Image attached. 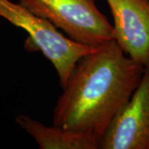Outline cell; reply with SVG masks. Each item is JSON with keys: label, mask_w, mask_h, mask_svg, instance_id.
<instances>
[{"label": "cell", "mask_w": 149, "mask_h": 149, "mask_svg": "<svg viewBox=\"0 0 149 149\" xmlns=\"http://www.w3.org/2000/svg\"><path fill=\"white\" fill-rule=\"evenodd\" d=\"M145 66L114 40L77 62L54 108V125L102 138L139 86Z\"/></svg>", "instance_id": "cell-1"}, {"label": "cell", "mask_w": 149, "mask_h": 149, "mask_svg": "<svg viewBox=\"0 0 149 149\" xmlns=\"http://www.w3.org/2000/svg\"><path fill=\"white\" fill-rule=\"evenodd\" d=\"M0 17L27 32L30 46L37 48L52 62L62 88L77 62L96 48L71 40L47 19L13 0H0Z\"/></svg>", "instance_id": "cell-2"}, {"label": "cell", "mask_w": 149, "mask_h": 149, "mask_svg": "<svg viewBox=\"0 0 149 149\" xmlns=\"http://www.w3.org/2000/svg\"><path fill=\"white\" fill-rule=\"evenodd\" d=\"M19 3L76 42L98 47L114 40L113 25L95 0H19Z\"/></svg>", "instance_id": "cell-3"}, {"label": "cell", "mask_w": 149, "mask_h": 149, "mask_svg": "<svg viewBox=\"0 0 149 149\" xmlns=\"http://www.w3.org/2000/svg\"><path fill=\"white\" fill-rule=\"evenodd\" d=\"M100 149H149V64L139 86L103 134Z\"/></svg>", "instance_id": "cell-4"}, {"label": "cell", "mask_w": 149, "mask_h": 149, "mask_svg": "<svg viewBox=\"0 0 149 149\" xmlns=\"http://www.w3.org/2000/svg\"><path fill=\"white\" fill-rule=\"evenodd\" d=\"M113 16V39L129 57L149 64V0H106Z\"/></svg>", "instance_id": "cell-5"}, {"label": "cell", "mask_w": 149, "mask_h": 149, "mask_svg": "<svg viewBox=\"0 0 149 149\" xmlns=\"http://www.w3.org/2000/svg\"><path fill=\"white\" fill-rule=\"evenodd\" d=\"M15 121L32 136L40 149H100V139L90 133L54 124L48 126L26 114L17 115Z\"/></svg>", "instance_id": "cell-6"}]
</instances>
